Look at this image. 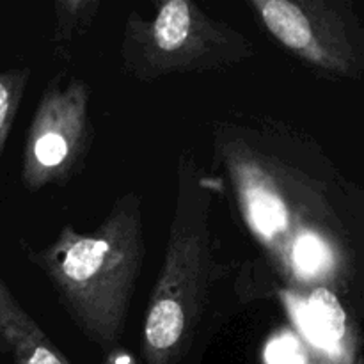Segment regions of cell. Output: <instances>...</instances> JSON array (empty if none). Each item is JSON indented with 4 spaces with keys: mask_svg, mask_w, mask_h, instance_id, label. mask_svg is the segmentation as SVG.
Instances as JSON below:
<instances>
[{
    "mask_svg": "<svg viewBox=\"0 0 364 364\" xmlns=\"http://www.w3.org/2000/svg\"><path fill=\"white\" fill-rule=\"evenodd\" d=\"M105 364H135V361L128 352L114 350L110 352V354H107Z\"/></svg>",
    "mask_w": 364,
    "mask_h": 364,
    "instance_id": "8fae6325",
    "label": "cell"
},
{
    "mask_svg": "<svg viewBox=\"0 0 364 364\" xmlns=\"http://www.w3.org/2000/svg\"><path fill=\"white\" fill-rule=\"evenodd\" d=\"M215 167L265 259L295 294H348L361 263L363 194L309 134L237 114L213 121Z\"/></svg>",
    "mask_w": 364,
    "mask_h": 364,
    "instance_id": "6da1fadb",
    "label": "cell"
},
{
    "mask_svg": "<svg viewBox=\"0 0 364 364\" xmlns=\"http://www.w3.org/2000/svg\"><path fill=\"white\" fill-rule=\"evenodd\" d=\"M213 180L192 151L178 159L176 201L164 262L155 281L144 326V364H181L208 329L226 263L213 228Z\"/></svg>",
    "mask_w": 364,
    "mask_h": 364,
    "instance_id": "3957f363",
    "label": "cell"
},
{
    "mask_svg": "<svg viewBox=\"0 0 364 364\" xmlns=\"http://www.w3.org/2000/svg\"><path fill=\"white\" fill-rule=\"evenodd\" d=\"M25 252L75 327L103 354L117 350L146 256L141 194L119 196L92 231L66 224L48 245Z\"/></svg>",
    "mask_w": 364,
    "mask_h": 364,
    "instance_id": "7a4b0ae2",
    "label": "cell"
},
{
    "mask_svg": "<svg viewBox=\"0 0 364 364\" xmlns=\"http://www.w3.org/2000/svg\"><path fill=\"white\" fill-rule=\"evenodd\" d=\"M263 27L318 73L361 80L364 28L350 0H251Z\"/></svg>",
    "mask_w": 364,
    "mask_h": 364,
    "instance_id": "5b68a950",
    "label": "cell"
},
{
    "mask_svg": "<svg viewBox=\"0 0 364 364\" xmlns=\"http://www.w3.org/2000/svg\"><path fill=\"white\" fill-rule=\"evenodd\" d=\"M309 364H334L331 359H327L322 352H318L316 348H309Z\"/></svg>",
    "mask_w": 364,
    "mask_h": 364,
    "instance_id": "7c38bea8",
    "label": "cell"
},
{
    "mask_svg": "<svg viewBox=\"0 0 364 364\" xmlns=\"http://www.w3.org/2000/svg\"><path fill=\"white\" fill-rule=\"evenodd\" d=\"M267 364H309V352L295 338L284 336L269 345Z\"/></svg>",
    "mask_w": 364,
    "mask_h": 364,
    "instance_id": "30bf717a",
    "label": "cell"
},
{
    "mask_svg": "<svg viewBox=\"0 0 364 364\" xmlns=\"http://www.w3.org/2000/svg\"><path fill=\"white\" fill-rule=\"evenodd\" d=\"M31 68H13L0 71V155L13 130L18 109L27 91Z\"/></svg>",
    "mask_w": 364,
    "mask_h": 364,
    "instance_id": "9c48e42d",
    "label": "cell"
},
{
    "mask_svg": "<svg viewBox=\"0 0 364 364\" xmlns=\"http://www.w3.org/2000/svg\"><path fill=\"white\" fill-rule=\"evenodd\" d=\"M102 7L100 0H57L53 2L55 31L52 41L55 53H68V48L91 28Z\"/></svg>",
    "mask_w": 364,
    "mask_h": 364,
    "instance_id": "ba28073f",
    "label": "cell"
},
{
    "mask_svg": "<svg viewBox=\"0 0 364 364\" xmlns=\"http://www.w3.org/2000/svg\"><path fill=\"white\" fill-rule=\"evenodd\" d=\"M95 141L85 80L59 73L46 84L21 153L27 191L64 187L84 171Z\"/></svg>",
    "mask_w": 364,
    "mask_h": 364,
    "instance_id": "8992f818",
    "label": "cell"
},
{
    "mask_svg": "<svg viewBox=\"0 0 364 364\" xmlns=\"http://www.w3.org/2000/svg\"><path fill=\"white\" fill-rule=\"evenodd\" d=\"M0 352L14 364H70L45 331L21 308L0 272Z\"/></svg>",
    "mask_w": 364,
    "mask_h": 364,
    "instance_id": "52a82bcc",
    "label": "cell"
},
{
    "mask_svg": "<svg viewBox=\"0 0 364 364\" xmlns=\"http://www.w3.org/2000/svg\"><path fill=\"white\" fill-rule=\"evenodd\" d=\"M255 55L247 36L191 0L156 4L149 18L132 13L119 50L121 73L139 82L224 71Z\"/></svg>",
    "mask_w": 364,
    "mask_h": 364,
    "instance_id": "277c9868",
    "label": "cell"
}]
</instances>
